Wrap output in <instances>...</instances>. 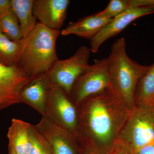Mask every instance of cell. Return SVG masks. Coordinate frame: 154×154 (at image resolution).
Instances as JSON below:
<instances>
[{
  "label": "cell",
  "instance_id": "1",
  "mask_svg": "<svg viewBox=\"0 0 154 154\" xmlns=\"http://www.w3.org/2000/svg\"><path fill=\"white\" fill-rule=\"evenodd\" d=\"M77 108L82 148L112 154L129 108L111 88L90 96Z\"/></svg>",
  "mask_w": 154,
  "mask_h": 154
},
{
  "label": "cell",
  "instance_id": "2",
  "mask_svg": "<svg viewBox=\"0 0 154 154\" xmlns=\"http://www.w3.org/2000/svg\"><path fill=\"white\" fill-rule=\"evenodd\" d=\"M60 34V30L37 23L34 29L23 38L17 65L30 78L48 72L58 60L56 44Z\"/></svg>",
  "mask_w": 154,
  "mask_h": 154
},
{
  "label": "cell",
  "instance_id": "3",
  "mask_svg": "<svg viewBox=\"0 0 154 154\" xmlns=\"http://www.w3.org/2000/svg\"><path fill=\"white\" fill-rule=\"evenodd\" d=\"M108 59L111 88L130 109L134 105L139 81L149 66L140 64L129 57L124 37L112 45Z\"/></svg>",
  "mask_w": 154,
  "mask_h": 154
},
{
  "label": "cell",
  "instance_id": "4",
  "mask_svg": "<svg viewBox=\"0 0 154 154\" xmlns=\"http://www.w3.org/2000/svg\"><path fill=\"white\" fill-rule=\"evenodd\" d=\"M154 141V104L134 103L117 141L136 152Z\"/></svg>",
  "mask_w": 154,
  "mask_h": 154
},
{
  "label": "cell",
  "instance_id": "5",
  "mask_svg": "<svg viewBox=\"0 0 154 154\" xmlns=\"http://www.w3.org/2000/svg\"><path fill=\"white\" fill-rule=\"evenodd\" d=\"M91 52L90 48L83 45L69 58L58 60L47 73L51 85L60 87L69 96L77 81L90 67Z\"/></svg>",
  "mask_w": 154,
  "mask_h": 154
},
{
  "label": "cell",
  "instance_id": "6",
  "mask_svg": "<svg viewBox=\"0 0 154 154\" xmlns=\"http://www.w3.org/2000/svg\"><path fill=\"white\" fill-rule=\"evenodd\" d=\"M111 88L108 57L95 60L77 81L69 96L77 107L90 96Z\"/></svg>",
  "mask_w": 154,
  "mask_h": 154
},
{
  "label": "cell",
  "instance_id": "7",
  "mask_svg": "<svg viewBox=\"0 0 154 154\" xmlns=\"http://www.w3.org/2000/svg\"><path fill=\"white\" fill-rule=\"evenodd\" d=\"M47 116L78 141L79 119L76 107L62 88L51 85L47 102Z\"/></svg>",
  "mask_w": 154,
  "mask_h": 154
},
{
  "label": "cell",
  "instance_id": "8",
  "mask_svg": "<svg viewBox=\"0 0 154 154\" xmlns=\"http://www.w3.org/2000/svg\"><path fill=\"white\" fill-rule=\"evenodd\" d=\"M31 79L17 65L0 63V111L21 103L22 91Z\"/></svg>",
  "mask_w": 154,
  "mask_h": 154
},
{
  "label": "cell",
  "instance_id": "9",
  "mask_svg": "<svg viewBox=\"0 0 154 154\" xmlns=\"http://www.w3.org/2000/svg\"><path fill=\"white\" fill-rule=\"evenodd\" d=\"M34 127L47 140L53 154H82L83 149L70 133L53 122L47 116H42Z\"/></svg>",
  "mask_w": 154,
  "mask_h": 154
},
{
  "label": "cell",
  "instance_id": "10",
  "mask_svg": "<svg viewBox=\"0 0 154 154\" xmlns=\"http://www.w3.org/2000/svg\"><path fill=\"white\" fill-rule=\"evenodd\" d=\"M152 14H154V6H140L128 9L112 19L90 40L91 52H98L101 45L105 41L120 33L136 19Z\"/></svg>",
  "mask_w": 154,
  "mask_h": 154
},
{
  "label": "cell",
  "instance_id": "11",
  "mask_svg": "<svg viewBox=\"0 0 154 154\" xmlns=\"http://www.w3.org/2000/svg\"><path fill=\"white\" fill-rule=\"evenodd\" d=\"M69 0H33V11L39 23L47 28L60 30L66 18Z\"/></svg>",
  "mask_w": 154,
  "mask_h": 154
},
{
  "label": "cell",
  "instance_id": "12",
  "mask_svg": "<svg viewBox=\"0 0 154 154\" xmlns=\"http://www.w3.org/2000/svg\"><path fill=\"white\" fill-rule=\"evenodd\" d=\"M51 85L47 73L32 78L22 91L21 103L29 105L42 116H47V102Z\"/></svg>",
  "mask_w": 154,
  "mask_h": 154
},
{
  "label": "cell",
  "instance_id": "13",
  "mask_svg": "<svg viewBox=\"0 0 154 154\" xmlns=\"http://www.w3.org/2000/svg\"><path fill=\"white\" fill-rule=\"evenodd\" d=\"M112 19L101 17L96 13L70 22L60 31V34L64 36L75 35L91 40Z\"/></svg>",
  "mask_w": 154,
  "mask_h": 154
},
{
  "label": "cell",
  "instance_id": "14",
  "mask_svg": "<svg viewBox=\"0 0 154 154\" xmlns=\"http://www.w3.org/2000/svg\"><path fill=\"white\" fill-rule=\"evenodd\" d=\"M31 126L28 122L13 118L7 134L9 148L17 154H29L32 145Z\"/></svg>",
  "mask_w": 154,
  "mask_h": 154
},
{
  "label": "cell",
  "instance_id": "15",
  "mask_svg": "<svg viewBox=\"0 0 154 154\" xmlns=\"http://www.w3.org/2000/svg\"><path fill=\"white\" fill-rule=\"evenodd\" d=\"M11 7L17 16L23 35L28 36L37 24L33 14V0H11Z\"/></svg>",
  "mask_w": 154,
  "mask_h": 154
},
{
  "label": "cell",
  "instance_id": "16",
  "mask_svg": "<svg viewBox=\"0 0 154 154\" xmlns=\"http://www.w3.org/2000/svg\"><path fill=\"white\" fill-rule=\"evenodd\" d=\"M23 44V38L12 41L0 31V63L6 66L17 65Z\"/></svg>",
  "mask_w": 154,
  "mask_h": 154
},
{
  "label": "cell",
  "instance_id": "17",
  "mask_svg": "<svg viewBox=\"0 0 154 154\" xmlns=\"http://www.w3.org/2000/svg\"><path fill=\"white\" fill-rule=\"evenodd\" d=\"M154 63L149 66L139 81L134 97V103L154 104Z\"/></svg>",
  "mask_w": 154,
  "mask_h": 154
},
{
  "label": "cell",
  "instance_id": "18",
  "mask_svg": "<svg viewBox=\"0 0 154 154\" xmlns=\"http://www.w3.org/2000/svg\"><path fill=\"white\" fill-rule=\"evenodd\" d=\"M0 31L12 41L23 38L19 20L12 8L0 13Z\"/></svg>",
  "mask_w": 154,
  "mask_h": 154
},
{
  "label": "cell",
  "instance_id": "19",
  "mask_svg": "<svg viewBox=\"0 0 154 154\" xmlns=\"http://www.w3.org/2000/svg\"><path fill=\"white\" fill-rule=\"evenodd\" d=\"M31 134L32 145L29 154H53L48 142L33 125H31Z\"/></svg>",
  "mask_w": 154,
  "mask_h": 154
},
{
  "label": "cell",
  "instance_id": "20",
  "mask_svg": "<svg viewBox=\"0 0 154 154\" xmlns=\"http://www.w3.org/2000/svg\"><path fill=\"white\" fill-rule=\"evenodd\" d=\"M130 8V0H111L106 8L97 13L101 17L113 19Z\"/></svg>",
  "mask_w": 154,
  "mask_h": 154
},
{
  "label": "cell",
  "instance_id": "21",
  "mask_svg": "<svg viewBox=\"0 0 154 154\" xmlns=\"http://www.w3.org/2000/svg\"><path fill=\"white\" fill-rule=\"evenodd\" d=\"M111 154H136V152L117 141Z\"/></svg>",
  "mask_w": 154,
  "mask_h": 154
},
{
  "label": "cell",
  "instance_id": "22",
  "mask_svg": "<svg viewBox=\"0 0 154 154\" xmlns=\"http://www.w3.org/2000/svg\"><path fill=\"white\" fill-rule=\"evenodd\" d=\"M135 152L136 154H154V141Z\"/></svg>",
  "mask_w": 154,
  "mask_h": 154
},
{
  "label": "cell",
  "instance_id": "23",
  "mask_svg": "<svg viewBox=\"0 0 154 154\" xmlns=\"http://www.w3.org/2000/svg\"><path fill=\"white\" fill-rule=\"evenodd\" d=\"M11 8V0H0V13L8 11Z\"/></svg>",
  "mask_w": 154,
  "mask_h": 154
},
{
  "label": "cell",
  "instance_id": "24",
  "mask_svg": "<svg viewBox=\"0 0 154 154\" xmlns=\"http://www.w3.org/2000/svg\"><path fill=\"white\" fill-rule=\"evenodd\" d=\"M82 154H99L96 152L89 149H83L82 153Z\"/></svg>",
  "mask_w": 154,
  "mask_h": 154
},
{
  "label": "cell",
  "instance_id": "25",
  "mask_svg": "<svg viewBox=\"0 0 154 154\" xmlns=\"http://www.w3.org/2000/svg\"><path fill=\"white\" fill-rule=\"evenodd\" d=\"M9 154H17L14 150L11 148H9Z\"/></svg>",
  "mask_w": 154,
  "mask_h": 154
},
{
  "label": "cell",
  "instance_id": "26",
  "mask_svg": "<svg viewBox=\"0 0 154 154\" xmlns=\"http://www.w3.org/2000/svg\"></svg>",
  "mask_w": 154,
  "mask_h": 154
}]
</instances>
